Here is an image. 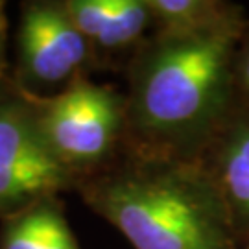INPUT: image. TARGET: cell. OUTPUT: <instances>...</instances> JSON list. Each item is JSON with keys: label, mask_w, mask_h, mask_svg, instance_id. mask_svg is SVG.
<instances>
[{"label": "cell", "mask_w": 249, "mask_h": 249, "mask_svg": "<svg viewBox=\"0 0 249 249\" xmlns=\"http://www.w3.org/2000/svg\"><path fill=\"white\" fill-rule=\"evenodd\" d=\"M151 32H192L227 17L232 8L213 0H148Z\"/></svg>", "instance_id": "ba28073f"}, {"label": "cell", "mask_w": 249, "mask_h": 249, "mask_svg": "<svg viewBox=\"0 0 249 249\" xmlns=\"http://www.w3.org/2000/svg\"><path fill=\"white\" fill-rule=\"evenodd\" d=\"M11 61H9V18L8 4L0 0V85L11 76Z\"/></svg>", "instance_id": "30bf717a"}, {"label": "cell", "mask_w": 249, "mask_h": 249, "mask_svg": "<svg viewBox=\"0 0 249 249\" xmlns=\"http://www.w3.org/2000/svg\"><path fill=\"white\" fill-rule=\"evenodd\" d=\"M74 26L98 65L125 55V63L153 30L148 0H63Z\"/></svg>", "instance_id": "8992f818"}, {"label": "cell", "mask_w": 249, "mask_h": 249, "mask_svg": "<svg viewBox=\"0 0 249 249\" xmlns=\"http://www.w3.org/2000/svg\"><path fill=\"white\" fill-rule=\"evenodd\" d=\"M74 188V176L53 157L37 127L26 92L9 76L0 85V222Z\"/></svg>", "instance_id": "277c9868"}, {"label": "cell", "mask_w": 249, "mask_h": 249, "mask_svg": "<svg viewBox=\"0 0 249 249\" xmlns=\"http://www.w3.org/2000/svg\"><path fill=\"white\" fill-rule=\"evenodd\" d=\"M214 181L231 222L249 223V122H234L222 135Z\"/></svg>", "instance_id": "52a82bcc"}, {"label": "cell", "mask_w": 249, "mask_h": 249, "mask_svg": "<svg viewBox=\"0 0 249 249\" xmlns=\"http://www.w3.org/2000/svg\"><path fill=\"white\" fill-rule=\"evenodd\" d=\"M45 197L0 222V249H46Z\"/></svg>", "instance_id": "9c48e42d"}, {"label": "cell", "mask_w": 249, "mask_h": 249, "mask_svg": "<svg viewBox=\"0 0 249 249\" xmlns=\"http://www.w3.org/2000/svg\"><path fill=\"white\" fill-rule=\"evenodd\" d=\"M242 80H244V85H246L249 90V48L246 50L244 61H242Z\"/></svg>", "instance_id": "8fae6325"}, {"label": "cell", "mask_w": 249, "mask_h": 249, "mask_svg": "<svg viewBox=\"0 0 249 249\" xmlns=\"http://www.w3.org/2000/svg\"><path fill=\"white\" fill-rule=\"evenodd\" d=\"M133 249H232V222L211 172L197 159L129 148L74 188Z\"/></svg>", "instance_id": "7a4b0ae2"}, {"label": "cell", "mask_w": 249, "mask_h": 249, "mask_svg": "<svg viewBox=\"0 0 249 249\" xmlns=\"http://www.w3.org/2000/svg\"><path fill=\"white\" fill-rule=\"evenodd\" d=\"M242 32L236 9L192 32H151L125 63V148L197 159L229 104Z\"/></svg>", "instance_id": "6da1fadb"}, {"label": "cell", "mask_w": 249, "mask_h": 249, "mask_svg": "<svg viewBox=\"0 0 249 249\" xmlns=\"http://www.w3.org/2000/svg\"><path fill=\"white\" fill-rule=\"evenodd\" d=\"M96 67L87 39L71 20L63 0L20 4L11 78L34 94H48Z\"/></svg>", "instance_id": "5b68a950"}, {"label": "cell", "mask_w": 249, "mask_h": 249, "mask_svg": "<svg viewBox=\"0 0 249 249\" xmlns=\"http://www.w3.org/2000/svg\"><path fill=\"white\" fill-rule=\"evenodd\" d=\"M22 90L46 146L76 183L104 168L122 151L125 144L124 92L92 81L89 74L74 78L53 94Z\"/></svg>", "instance_id": "3957f363"}]
</instances>
